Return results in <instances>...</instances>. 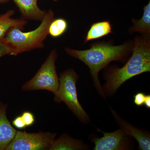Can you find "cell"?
I'll use <instances>...</instances> for the list:
<instances>
[{"instance_id": "obj_1", "label": "cell", "mask_w": 150, "mask_h": 150, "mask_svg": "<svg viewBox=\"0 0 150 150\" xmlns=\"http://www.w3.org/2000/svg\"><path fill=\"white\" fill-rule=\"evenodd\" d=\"M133 43L126 42L114 46L108 42H98L92 44L90 48L78 50L65 48L66 53L73 58L80 60L89 68L94 84L100 95L105 98L98 77L100 70L113 61H123L132 51Z\"/></svg>"}, {"instance_id": "obj_2", "label": "cell", "mask_w": 150, "mask_h": 150, "mask_svg": "<svg viewBox=\"0 0 150 150\" xmlns=\"http://www.w3.org/2000/svg\"><path fill=\"white\" fill-rule=\"evenodd\" d=\"M150 35L135 38L132 54L121 68H112L105 76L106 82L103 88L105 96L114 94L124 83L143 73L150 71Z\"/></svg>"}, {"instance_id": "obj_3", "label": "cell", "mask_w": 150, "mask_h": 150, "mask_svg": "<svg viewBox=\"0 0 150 150\" xmlns=\"http://www.w3.org/2000/svg\"><path fill=\"white\" fill-rule=\"evenodd\" d=\"M54 18V11L49 10L40 25L34 30L23 32L17 28H11L3 38L12 48L10 55L17 56L23 52L43 48V42L48 35L49 25Z\"/></svg>"}, {"instance_id": "obj_4", "label": "cell", "mask_w": 150, "mask_h": 150, "mask_svg": "<svg viewBox=\"0 0 150 150\" xmlns=\"http://www.w3.org/2000/svg\"><path fill=\"white\" fill-rule=\"evenodd\" d=\"M79 76L74 70L69 69L60 75L58 90L54 94L57 103L64 102L69 109L84 124L89 122V116L84 110L78 99L76 83Z\"/></svg>"}, {"instance_id": "obj_5", "label": "cell", "mask_w": 150, "mask_h": 150, "mask_svg": "<svg viewBox=\"0 0 150 150\" xmlns=\"http://www.w3.org/2000/svg\"><path fill=\"white\" fill-rule=\"evenodd\" d=\"M58 54L52 50L37 72L22 86L24 91L46 90L55 93L59 87V78L56 72V62Z\"/></svg>"}, {"instance_id": "obj_6", "label": "cell", "mask_w": 150, "mask_h": 150, "mask_svg": "<svg viewBox=\"0 0 150 150\" xmlns=\"http://www.w3.org/2000/svg\"><path fill=\"white\" fill-rule=\"evenodd\" d=\"M56 137V134L50 132L17 131L6 150H49Z\"/></svg>"}, {"instance_id": "obj_7", "label": "cell", "mask_w": 150, "mask_h": 150, "mask_svg": "<svg viewBox=\"0 0 150 150\" xmlns=\"http://www.w3.org/2000/svg\"><path fill=\"white\" fill-rule=\"evenodd\" d=\"M98 130L103 133L101 138L94 137L91 139L95 144L94 150H126L132 148V138L120 128L117 131L110 133Z\"/></svg>"}, {"instance_id": "obj_8", "label": "cell", "mask_w": 150, "mask_h": 150, "mask_svg": "<svg viewBox=\"0 0 150 150\" xmlns=\"http://www.w3.org/2000/svg\"><path fill=\"white\" fill-rule=\"evenodd\" d=\"M112 116L120 128L138 142L139 149L141 150H150V136L149 133L136 128L127 121L122 119L112 109H111Z\"/></svg>"}, {"instance_id": "obj_9", "label": "cell", "mask_w": 150, "mask_h": 150, "mask_svg": "<svg viewBox=\"0 0 150 150\" xmlns=\"http://www.w3.org/2000/svg\"><path fill=\"white\" fill-rule=\"evenodd\" d=\"M8 105L0 102V150H6L17 131L7 116Z\"/></svg>"}, {"instance_id": "obj_10", "label": "cell", "mask_w": 150, "mask_h": 150, "mask_svg": "<svg viewBox=\"0 0 150 150\" xmlns=\"http://www.w3.org/2000/svg\"><path fill=\"white\" fill-rule=\"evenodd\" d=\"M25 19L42 21L46 11L39 8L37 0H13Z\"/></svg>"}, {"instance_id": "obj_11", "label": "cell", "mask_w": 150, "mask_h": 150, "mask_svg": "<svg viewBox=\"0 0 150 150\" xmlns=\"http://www.w3.org/2000/svg\"><path fill=\"white\" fill-rule=\"evenodd\" d=\"M89 149L81 140L76 139L66 134L55 139L49 150H81Z\"/></svg>"}, {"instance_id": "obj_12", "label": "cell", "mask_w": 150, "mask_h": 150, "mask_svg": "<svg viewBox=\"0 0 150 150\" xmlns=\"http://www.w3.org/2000/svg\"><path fill=\"white\" fill-rule=\"evenodd\" d=\"M14 13L15 11L11 9L0 15V39L4 38L12 28H17L22 30L27 24L24 19L12 18Z\"/></svg>"}, {"instance_id": "obj_13", "label": "cell", "mask_w": 150, "mask_h": 150, "mask_svg": "<svg viewBox=\"0 0 150 150\" xmlns=\"http://www.w3.org/2000/svg\"><path fill=\"white\" fill-rule=\"evenodd\" d=\"M112 33V26L108 21L93 23L89 28L85 39V43L90 40L98 39Z\"/></svg>"}, {"instance_id": "obj_14", "label": "cell", "mask_w": 150, "mask_h": 150, "mask_svg": "<svg viewBox=\"0 0 150 150\" xmlns=\"http://www.w3.org/2000/svg\"><path fill=\"white\" fill-rule=\"evenodd\" d=\"M133 25L129 29L130 34L139 32L143 35L150 34V2L144 8V13L139 20L132 19Z\"/></svg>"}, {"instance_id": "obj_15", "label": "cell", "mask_w": 150, "mask_h": 150, "mask_svg": "<svg viewBox=\"0 0 150 150\" xmlns=\"http://www.w3.org/2000/svg\"><path fill=\"white\" fill-rule=\"evenodd\" d=\"M68 28V22L65 19L54 18L49 25L48 35L54 38L60 37L66 32Z\"/></svg>"}, {"instance_id": "obj_16", "label": "cell", "mask_w": 150, "mask_h": 150, "mask_svg": "<svg viewBox=\"0 0 150 150\" xmlns=\"http://www.w3.org/2000/svg\"><path fill=\"white\" fill-rule=\"evenodd\" d=\"M12 51V48L8 43L5 42L3 38L0 39V58L6 55H10Z\"/></svg>"}, {"instance_id": "obj_17", "label": "cell", "mask_w": 150, "mask_h": 150, "mask_svg": "<svg viewBox=\"0 0 150 150\" xmlns=\"http://www.w3.org/2000/svg\"><path fill=\"white\" fill-rule=\"evenodd\" d=\"M21 116L26 127L32 126L35 123V116L32 112L29 111H24Z\"/></svg>"}, {"instance_id": "obj_18", "label": "cell", "mask_w": 150, "mask_h": 150, "mask_svg": "<svg viewBox=\"0 0 150 150\" xmlns=\"http://www.w3.org/2000/svg\"><path fill=\"white\" fill-rule=\"evenodd\" d=\"M146 95L142 92L138 93L134 96V103L137 106L144 105Z\"/></svg>"}, {"instance_id": "obj_19", "label": "cell", "mask_w": 150, "mask_h": 150, "mask_svg": "<svg viewBox=\"0 0 150 150\" xmlns=\"http://www.w3.org/2000/svg\"><path fill=\"white\" fill-rule=\"evenodd\" d=\"M12 125L16 128L18 129H25L26 127L21 115L17 116L13 119L12 121Z\"/></svg>"}, {"instance_id": "obj_20", "label": "cell", "mask_w": 150, "mask_h": 150, "mask_svg": "<svg viewBox=\"0 0 150 150\" xmlns=\"http://www.w3.org/2000/svg\"><path fill=\"white\" fill-rule=\"evenodd\" d=\"M148 108H150V96L147 95L146 96L144 105Z\"/></svg>"}, {"instance_id": "obj_21", "label": "cell", "mask_w": 150, "mask_h": 150, "mask_svg": "<svg viewBox=\"0 0 150 150\" xmlns=\"http://www.w3.org/2000/svg\"><path fill=\"white\" fill-rule=\"evenodd\" d=\"M9 0H0V4L8 2Z\"/></svg>"}, {"instance_id": "obj_22", "label": "cell", "mask_w": 150, "mask_h": 150, "mask_svg": "<svg viewBox=\"0 0 150 150\" xmlns=\"http://www.w3.org/2000/svg\"><path fill=\"white\" fill-rule=\"evenodd\" d=\"M53 1H59V0H53Z\"/></svg>"}, {"instance_id": "obj_23", "label": "cell", "mask_w": 150, "mask_h": 150, "mask_svg": "<svg viewBox=\"0 0 150 150\" xmlns=\"http://www.w3.org/2000/svg\"><path fill=\"white\" fill-rule=\"evenodd\" d=\"M37 1H38V0H37Z\"/></svg>"}]
</instances>
